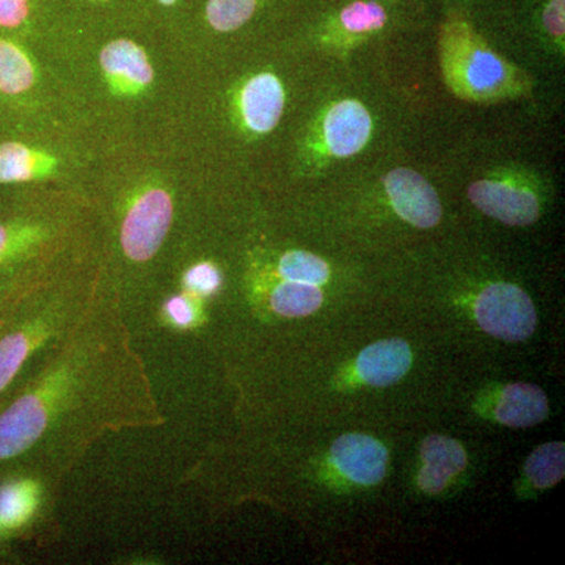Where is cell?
I'll list each match as a JSON object with an SVG mask.
<instances>
[{
  "mask_svg": "<svg viewBox=\"0 0 565 565\" xmlns=\"http://www.w3.org/2000/svg\"><path fill=\"white\" fill-rule=\"evenodd\" d=\"M161 422L120 294L107 285L0 404V475L29 471L52 484L104 434Z\"/></svg>",
  "mask_w": 565,
  "mask_h": 565,
  "instance_id": "1",
  "label": "cell"
},
{
  "mask_svg": "<svg viewBox=\"0 0 565 565\" xmlns=\"http://www.w3.org/2000/svg\"><path fill=\"white\" fill-rule=\"evenodd\" d=\"M103 275L85 273L76 259L0 315V404L41 353L87 315L107 286Z\"/></svg>",
  "mask_w": 565,
  "mask_h": 565,
  "instance_id": "2",
  "label": "cell"
},
{
  "mask_svg": "<svg viewBox=\"0 0 565 565\" xmlns=\"http://www.w3.org/2000/svg\"><path fill=\"white\" fill-rule=\"evenodd\" d=\"M0 191V273L79 258V223L25 193Z\"/></svg>",
  "mask_w": 565,
  "mask_h": 565,
  "instance_id": "3",
  "label": "cell"
},
{
  "mask_svg": "<svg viewBox=\"0 0 565 565\" xmlns=\"http://www.w3.org/2000/svg\"><path fill=\"white\" fill-rule=\"evenodd\" d=\"M177 200L167 182L145 180L122 196L111 222L114 253L126 267L150 266L172 233Z\"/></svg>",
  "mask_w": 565,
  "mask_h": 565,
  "instance_id": "4",
  "label": "cell"
},
{
  "mask_svg": "<svg viewBox=\"0 0 565 565\" xmlns=\"http://www.w3.org/2000/svg\"><path fill=\"white\" fill-rule=\"evenodd\" d=\"M43 87L31 40L0 32V111L11 125L28 122Z\"/></svg>",
  "mask_w": 565,
  "mask_h": 565,
  "instance_id": "5",
  "label": "cell"
},
{
  "mask_svg": "<svg viewBox=\"0 0 565 565\" xmlns=\"http://www.w3.org/2000/svg\"><path fill=\"white\" fill-rule=\"evenodd\" d=\"M475 316L486 333L509 343L527 340L537 326L533 300L511 282L487 286L476 299Z\"/></svg>",
  "mask_w": 565,
  "mask_h": 565,
  "instance_id": "6",
  "label": "cell"
},
{
  "mask_svg": "<svg viewBox=\"0 0 565 565\" xmlns=\"http://www.w3.org/2000/svg\"><path fill=\"white\" fill-rule=\"evenodd\" d=\"M98 70L104 87L118 102H139L154 88V63L139 41H107L99 51Z\"/></svg>",
  "mask_w": 565,
  "mask_h": 565,
  "instance_id": "7",
  "label": "cell"
},
{
  "mask_svg": "<svg viewBox=\"0 0 565 565\" xmlns=\"http://www.w3.org/2000/svg\"><path fill=\"white\" fill-rule=\"evenodd\" d=\"M51 482L29 471L0 475V535L7 546L31 534L41 520Z\"/></svg>",
  "mask_w": 565,
  "mask_h": 565,
  "instance_id": "8",
  "label": "cell"
},
{
  "mask_svg": "<svg viewBox=\"0 0 565 565\" xmlns=\"http://www.w3.org/2000/svg\"><path fill=\"white\" fill-rule=\"evenodd\" d=\"M467 193L482 214L504 225H531L541 215V200L530 181L490 177L471 182Z\"/></svg>",
  "mask_w": 565,
  "mask_h": 565,
  "instance_id": "9",
  "label": "cell"
},
{
  "mask_svg": "<svg viewBox=\"0 0 565 565\" xmlns=\"http://www.w3.org/2000/svg\"><path fill=\"white\" fill-rule=\"evenodd\" d=\"M285 106V85L270 71H259L244 79L234 98L237 122L253 137L273 132L280 125Z\"/></svg>",
  "mask_w": 565,
  "mask_h": 565,
  "instance_id": "10",
  "label": "cell"
},
{
  "mask_svg": "<svg viewBox=\"0 0 565 565\" xmlns=\"http://www.w3.org/2000/svg\"><path fill=\"white\" fill-rule=\"evenodd\" d=\"M371 111L356 99H341L326 110L321 121L323 152L333 159H348L362 152L373 137Z\"/></svg>",
  "mask_w": 565,
  "mask_h": 565,
  "instance_id": "11",
  "label": "cell"
},
{
  "mask_svg": "<svg viewBox=\"0 0 565 565\" xmlns=\"http://www.w3.org/2000/svg\"><path fill=\"white\" fill-rule=\"evenodd\" d=\"M386 196L394 212L416 228L429 230L444 215L441 202L434 185L412 169H394L384 180Z\"/></svg>",
  "mask_w": 565,
  "mask_h": 565,
  "instance_id": "12",
  "label": "cell"
},
{
  "mask_svg": "<svg viewBox=\"0 0 565 565\" xmlns=\"http://www.w3.org/2000/svg\"><path fill=\"white\" fill-rule=\"evenodd\" d=\"M332 459L338 470L352 482L374 486L385 478L388 452L370 435L345 434L334 441Z\"/></svg>",
  "mask_w": 565,
  "mask_h": 565,
  "instance_id": "13",
  "label": "cell"
},
{
  "mask_svg": "<svg viewBox=\"0 0 565 565\" xmlns=\"http://www.w3.org/2000/svg\"><path fill=\"white\" fill-rule=\"evenodd\" d=\"M423 468L418 482L424 492L440 493L467 467V452L459 441L444 435H429L422 445Z\"/></svg>",
  "mask_w": 565,
  "mask_h": 565,
  "instance_id": "14",
  "label": "cell"
},
{
  "mask_svg": "<svg viewBox=\"0 0 565 565\" xmlns=\"http://www.w3.org/2000/svg\"><path fill=\"white\" fill-rule=\"evenodd\" d=\"M411 366V345L397 338L367 345L356 360L360 377L373 386L396 384L408 373Z\"/></svg>",
  "mask_w": 565,
  "mask_h": 565,
  "instance_id": "15",
  "label": "cell"
},
{
  "mask_svg": "<svg viewBox=\"0 0 565 565\" xmlns=\"http://www.w3.org/2000/svg\"><path fill=\"white\" fill-rule=\"evenodd\" d=\"M467 54L459 58L460 88L473 95H494L509 82V68L503 58L487 50L478 41H471Z\"/></svg>",
  "mask_w": 565,
  "mask_h": 565,
  "instance_id": "16",
  "label": "cell"
},
{
  "mask_svg": "<svg viewBox=\"0 0 565 565\" xmlns=\"http://www.w3.org/2000/svg\"><path fill=\"white\" fill-rule=\"evenodd\" d=\"M548 416V397L539 386L512 384L505 386L494 408L498 423L509 427H531Z\"/></svg>",
  "mask_w": 565,
  "mask_h": 565,
  "instance_id": "17",
  "label": "cell"
},
{
  "mask_svg": "<svg viewBox=\"0 0 565 565\" xmlns=\"http://www.w3.org/2000/svg\"><path fill=\"white\" fill-rule=\"evenodd\" d=\"M323 294L319 286L282 280L270 294V307L285 318H303L321 308Z\"/></svg>",
  "mask_w": 565,
  "mask_h": 565,
  "instance_id": "18",
  "label": "cell"
},
{
  "mask_svg": "<svg viewBox=\"0 0 565 565\" xmlns=\"http://www.w3.org/2000/svg\"><path fill=\"white\" fill-rule=\"evenodd\" d=\"M77 258L68 262L46 264V266L28 267V269L7 270L0 273V315L17 302L25 292L31 291L41 281L46 280L52 274L57 273L61 267L68 263L76 262Z\"/></svg>",
  "mask_w": 565,
  "mask_h": 565,
  "instance_id": "19",
  "label": "cell"
},
{
  "mask_svg": "<svg viewBox=\"0 0 565 565\" xmlns=\"http://www.w3.org/2000/svg\"><path fill=\"white\" fill-rule=\"evenodd\" d=\"M525 471L527 479L539 489L559 484L565 473V448L561 441L539 446L527 457Z\"/></svg>",
  "mask_w": 565,
  "mask_h": 565,
  "instance_id": "20",
  "label": "cell"
},
{
  "mask_svg": "<svg viewBox=\"0 0 565 565\" xmlns=\"http://www.w3.org/2000/svg\"><path fill=\"white\" fill-rule=\"evenodd\" d=\"M43 0H0V32L33 40L41 21Z\"/></svg>",
  "mask_w": 565,
  "mask_h": 565,
  "instance_id": "21",
  "label": "cell"
},
{
  "mask_svg": "<svg viewBox=\"0 0 565 565\" xmlns=\"http://www.w3.org/2000/svg\"><path fill=\"white\" fill-rule=\"evenodd\" d=\"M278 274L282 280L315 286L322 285L330 277L329 266L322 258L302 250L285 253L278 262Z\"/></svg>",
  "mask_w": 565,
  "mask_h": 565,
  "instance_id": "22",
  "label": "cell"
},
{
  "mask_svg": "<svg viewBox=\"0 0 565 565\" xmlns=\"http://www.w3.org/2000/svg\"><path fill=\"white\" fill-rule=\"evenodd\" d=\"M181 291L195 297H210L221 289L222 274L212 263L200 262L181 274Z\"/></svg>",
  "mask_w": 565,
  "mask_h": 565,
  "instance_id": "23",
  "label": "cell"
},
{
  "mask_svg": "<svg viewBox=\"0 0 565 565\" xmlns=\"http://www.w3.org/2000/svg\"><path fill=\"white\" fill-rule=\"evenodd\" d=\"M195 299V296L185 291L167 297L166 303H163V313H166L167 321L180 327V329L191 327L196 318Z\"/></svg>",
  "mask_w": 565,
  "mask_h": 565,
  "instance_id": "24",
  "label": "cell"
},
{
  "mask_svg": "<svg viewBox=\"0 0 565 565\" xmlns=\"http://www.w3.org/2000/svg\"><path fill=\"white\" fill-rule=\"evenodd\" d=\"M445 9H457L475 13L476 10L489 9L497 6L501 0H440Z\"/></svg>",
  "mask_w": 565,
  "mask_h": 565,
  "instance_id": "25",
  "label": "cell"
},
{
  "mask_svg": "<svg viewBox=\"0 0 565 565\" xmlns=\"http://www.w3.org/2000/svg\"><path fill=\"white\" fill-rule=\"evenodd\" d=\"M384 2L412 17V14L422 13L427 0H384Z\"/></svg>",
  "mask_w": 565,
  "mask_h": 565,
  "instance_id": "26",
  "label": "cell"
},
{
  "mask_svg": "<svg viewBox=\"0 0 565 565\" xmlns=\"http://www.w3.org/2000/svg\"><path fill=\"white\" fill-rule=\"evenodd\" d=\"M159 10L163 11H177L180 10L181 7L188 6V3H192L193 0H151Z\"/></svg>",
  "mask_w": 565,
  "mask_h": 565,
  "instance_id": "27",
  "label": "cell"
},
{
  "mask_svg": "<svg viewBox=\"0 0 565 565\" xmlns=\"http://www.w3.org/2000/svg\"><path fill=\"white\" fill-rule=\"evenodd\" d=\"M77 2L87 3V6L104 9V7L110 6V3L117 2V0H77Z\"/></svg>",
  "mask_w": 565,
  "mask_h": 565,
  "instance_id": "28",
  "label": "cell"
},
{
  "mask_svg": "<svg viewBox=\"0 0 565 565\" xmlns=\"http://www.w3.org/2000/svg\"><path fill=\"white\" fill-rule=\"evenodd\" d=\"M11 122L7 120L6 115L0 111V131H2V129L9 128Z\"/></svg>",
  "mask_w": 565,
  "mask_h": 565,
  "instance_id": "29",
  "label": "cell"
}]
</instances>
